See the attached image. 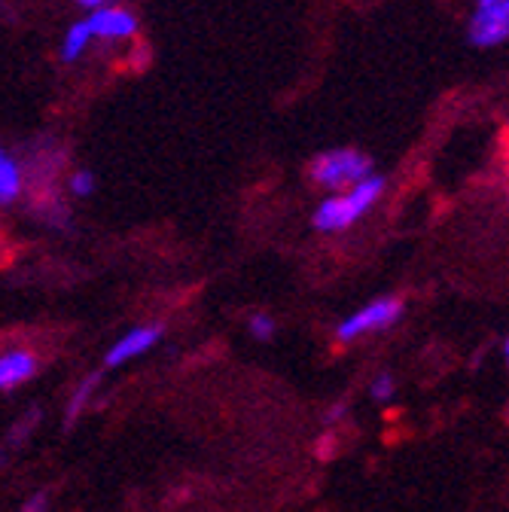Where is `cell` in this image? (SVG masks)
I'll return each mask as SVG.
<instances>
[{"label":"cell","mask_w":509,"mask_h":512,"mask_svg":"<svg viewBox=\"0 0 509 512\" xmlns=\"http://www.w3.org/2000/svg\"><path fill=\"white\" fill-rule=\"evenodd\" d=\"M95 186H98V180H95V174L86 171V168H77V171L68 177V192H71L74 199H89L92 192H95Z\"/></svg>","instance_id":"13"},{"label":"cell","mask_w":509,"mask_h":512,"mask_svg":"<svg viewBox=\"0 0 509 512\" xmlns=\"http://www.w3.org/2000/svg\"><path fill=\"white\" fill-rule=\"evenodd\" d=\"M509 37V0L479 7L470 22V40L476 46H500Z\"/></svg>","instance_id":"6"},{"label":"cell","mask_w":509,"mask_h":512,"mask_svg":"<svg viewBox=\"0 0 509 512\" xmlns=\"http://www.w3.org/2000/svg\"><path fill=\"white\" fill-rule=\"evenodd\" d=\"M308 174L321 189L342 192V189H348V186H354V183H360L363 177L372 174V159L363 156L360 150H348V147L327 150V153L311 159Z\"/></svg>","instance_id":"3"},{"label":"cell","mask_w":509,"mask_h":512,"mask_svg":"<svg viewBox=\"0 0 509 512\" xmlns=\"http://www.w3.org/2000/svg\"><path fill=\"white\" fill-rule=\"evenodd\" d=\"M247 330H250V336L257 339V342H269V339L278 333V324H275V317H272V314H266V311H257V314H250V320H247Z\"/></svg>","instance_id":"12"},{"label":"cell","mask_w":509,"mask_h":512,"mask_svg":"<svg viewBox=\"0 0 509 512\" xmlns=\"http://www.w3.org/2000/svg\"><path fill=\"white\" fill-rule=\"evenodd\" d=\"M80 4L89 10H101V7H107V0H80Z\"/></svg>","instance_id":"17"},{"label":"cell","mask_w":509,"mask_h":512,"mask_svg":"<svg viewBox=\"0 0 509 512\" xmlns=\"http://www.w3.org/2000/svg\"><path fill=\"white\" fill-rule=\"evenodd\" d=\"M369 397H372L375 403H391V400L397 397V375L388 372V369L375 372L372 381H369Z\"/></svg>","instance_id":"11"},{"label":"cell","mask_w":509,"mask_h":512,"mask_svg":"<svg viewBox=\"0 0 509 512\" xmlns=\"http://www.w3.org/2000/svg\"><path fill=\"white\" fill-rule=\"evenodd\" d=\"M89 40H92L89 25H86V22H77V25L68 31V37H65V46H61V58H65V61H77V58L86 52Z\"/></svg>","instance_id":"10"},{"label":"cell","mask_w":509,"mask_h":512,"mask_svg":"<svg viewBox=\"0 0 509 512\" xmlns=\"http://www.w3.org/2000/svg\"><path fill=\"white\" fill-rule=\"evenodd\" d=\"M147 61H150V52H147V49L141 46V49L135 52V58H132V64H135V68L141 71V68H144V64H147Z\"/></svg>","instance_id":"16"},{"label":"cell","mask_w":509,"mask_h":512,"mask_svg":"<svg viewBox=\"0 0 509 512\" xmlns=\"http://www.w3.org/2000/svg\"><path fill=\"white\" fill-rule=\"evenodd\" d=\"M25 192V168L16 156L0 147V208H7L22 199Z\"/></svg>","instance_id":"8"},{"label":"cell","mask_w":509,"mask_h":512,"mask_svg":"<svg viewBox=\"0 0 509 512\" xmlns=\"http://www.w3.org/2000/svg\"><path fill=\"white\" fill-rule=\"evenodd\" d=\"M4 247H7V232H4V223H0V253H4Z\"/></svg>","instance_id":"18"},{"label":"cell","mask_w":509,"mask_h":512,"mask_svg":"<svg viewBox=\"0 0 509 512\" xmlns=\"http://www.w3.org/2000/svg\"><path fill=\"white\" fill-rule=\"evenodd\" d=\"M165 336V327L162 324H141V327H132L129 333H122L104 354V366L107 369H119L125 363H135L138 357L150 354Z\"/></svg>","instance_id":"4"},{"label":"cell","mask_w":509,"mask_h":512,"mask_svg":"<svg viewBox=\"0 0 509 512\" xmlns=\"http://www.w3.org/2000/svg\"><path fill=\"white\" fill-rule=\"evenodd\" d=\"M491 4H500V0H479V7H491Z\"/></svg>","instance_id":"19"},{"label":"cell","mask_w":509,"mask_h":512,"mask_svg":"<svg viewBox=\"0 0 509 512\" xmlns=\"http://www.w3.org/2000/svg\"><path fill=\"white\" fill-rule=\"evenodd\" d=\"M19 512H49V494H46V491L31 494V497L22 503V509H19Z\"/></svg>","instance_id":"14"},{"label":"cell","mask_w":509,"mask_h":512,"mask_svg":"<svg viewBox=\"0 0 509 512\" xmlns=\"http://www.w3.org/2000/svg\"><path fill=\"white\" fill-rule=\"evenodd\" d=\"M40 372V354L31 348H4L0 351V394H13L22 384L34 381Z\"/></svg>","instance_id":"5"},{"label":"cell","mask_w":509,"mask_h":512,"mask_svg":"<svg viewBox=\"0 0 509 512\" xmlns=\"http://www.w3.org/2000/svg\"><path fill=\"white\" fill-rule=\"evenodd\" d=\"M381 196H385V177L369 174L360 183H354L342 192H333V196H327L321 205H317L314 208V229L327 232V235L348 232L378 205Z\"/></svg>","instance_id":"1"},{"label":"cell","mask_w":509,"mask_h":512,"mask_svg":"<svg viewBox=\"0 0 509 512\" xmlns=\"http://www.w3.org/2000/svg\"><path fill=\"white\" fill-rule=\"evenodd\" d=\"M86 25L92 31V37H104V40H125V37H135V31H138V19L129 10H119V7L92 10Z\"/></svg>","instance_id":"7"},{"label":"cell","mask_w":509,"mask_h":512,"mask_svg":"<svg viewBox=\"0 0 509 512\" xmlns=\"http://www.w3.org/2000/svg\"><path fill=\"white\" fill-rule=\"evenodd\" d=\"M345 412H348V403H345V400H339V403H333V406H330V412H327V418H324V421L333 427V424H339V421L345 418Z\"/></svg>","instance_id":"15"},{"label":"cell","mask_w":509,"mask_h":512,"mask_svg":"<svg viewBox=\"0 0 509 512\" xmlns=\"http://www.w3.org/2000/svg\"><path fill=\"white\" fill-rule=\"evenodd\" d=\"M406 311V302L400 296H375L366 305L354 308L348 317L339 320L336 327V342L339 345H354L366 336L385 333L394 324H400V317Z\"/></svg>","instance_id":"2"},{"label":"cell","mask_w":509,"mask_h":512,"mask_svg":"<svg viewBox=\"0 0 509 512\" xmlns=\"http://www.w3.org/2000/svg\"><path fill=\"white\" fill-rule=\"evenodd\" d=\"M101 378H104V372L95 369V372H89V375H83L77 381V388L71 391V397L65 403V427H74L83 418V412L89 409V403L95 400V394L101 388Z\"/></svg>","instance_id":"9"}]
</instances>
